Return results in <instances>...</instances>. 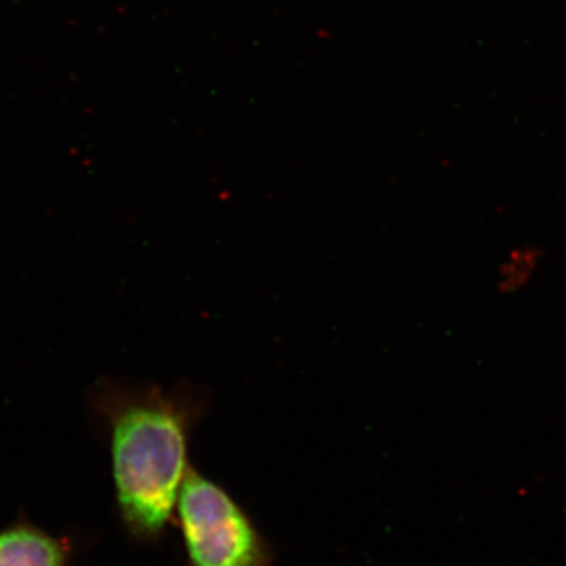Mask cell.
Instances as JSON below:
<instances>
[{"instance_id": "6da1fadb", "label": "cell", "mask_w": 566, "mask_h": 566, "mask_svg": "<svg viewBox=\"0 0 566 566\" xmlns=\"http://www.w3.org/2000/svg\"><path fill=\"white\" fill-rule=\"evenodd\" d=\"M207 405L191 386L103 381L92 390L93 415L109 442L118 517L134 542L155 545L175 524L189 446Z\"/></svg>"}, {"instance_id": "7a4b0ae2", "label": "cell", "mask_w": 566, "mask_h": 566, "mask_svg": "<svg viewBox=\"0 0 566 566\" xmlns=\"http://www.w3.org/2000/svg\"><path fill=\"white\" fill-rule=\"evenodd\" d=\"M185 566H274V551L226 488L189 469L177 502Z\"/></svg>"}, {"instance_id": "3957f363", "label": "cell", "mask_w": 566, "mask_h": 566, "mask_svg": "<svg viewBox=\"0 0 566 566\" xmlns=\"http://www.w3.org/2000/svg\"><path fill=\"white\" fill-rule=\"evenodd\" d=\"M70 538L51 535L25 517L0 528V566H70Z\"/></svg>"}, {"instance_id": "277c9868", "label": "cell", "mask_w": 566, "mask_h": 566, "mask_svg": "<svg viewBox=\"0 0 566 566\" xmlns=\"http://www.w3.org/2000/svg\"><path fill=\"white\" fill-rule=\"evenodd\" d=\"M542 251L534 245H520L499 266L497 286L502 293L521 292L534 277Z\"/></svg>"}]
</instances>
